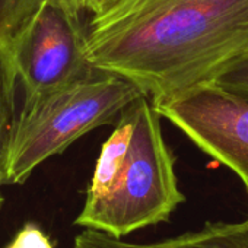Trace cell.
Listing matches in <instances>:
<instances>
[{
	"label": "cell",
	"instance_id": "12",
	"mask_svg": "<svg viewBox=\"0 0 248 248\" xmlns=\"http://www.w3.org/2000/svg\"><path fill=\"white\" fill-rule=\"evenodd\" d=\"M102 2H104V0H89V2H88V8H86V12H89V14L95 12V11L101 6Z\"/></svg>",
	"mask_w": 248,
	"mask_h": 248
},
{
	"label": "cell",
	"instance_id": "4",
	"mask_svg": "<svg viewBox=\"0 0 248 248\" xmlns=\"http://www.w3.org/2000/svg\"><path fill=\"white\" fill-rule=\"evenodd\" d=\"M9 57L31 101L98 72L86 57V27L76 14L54 0H43L9 48Z\"/></svg>",
	"mask_w": 248,
	"mask_h": 248
},
{
	"label": "cell",
	"instance_id": "13",
	"mask_svg": "<svg viewBox=\"0 0 248 248\" xmlns=\"http://www.w3.org/2000/svg\"><path fill=\"white\" fill-rule=\"evenodd\" d=\"M3 203H5V199H3V196H2V194H0V209H2Z\"/></svg>",
	"mask_w": 248,
	"mask_h": 248
},
{
	"label": "cell",
	"instance_id": "10",
	"mask_svg": "<svg viewBox=\"0 0 248 248\" xmlns=\"http://www.w3.org/2000/svg\"><path fill=\"white\" fill-rule=\"evenodd\" d=\"M9 248H53L48 238L35 225H27Z\"/></svg>",
	"mask_w": 248,
	"mask_h": 248
},
{
	"label": "cell",
	"instance_id": "1",
	"mask_svg": "<svg viewBox=\"0 0 248 248\" xmlns=\"http://www.w3.org/2000/svg\"><path fill=\"white\" fill-rule=\"evenodd\" d=\"M86 57L154 104L175 99L248 60V0H104Z\"/></svg>",
	"mask_w": 248,
	"mask_h": 248
},
{
	"label": "cell",
	"instance_id": "11",
	"mask_svg": "<svg viewBox=\"0 0 248 248\" xmlns=\"http://www.w3.org/2000/svg\"><path fill=\"white\" fill-rule=\"evenodd\" d=\"M54 2H59V3L64 5L66 8H69L70 11H73L76 14L85 12V2H83V0H54Z\"/></svg>",
	"mask_w": 248,
	"mask_h": 248
},
{
	"label": "cell",
	"instance_id": "9",
	"mask_svg": "<svg viewBox=\"0 0 248 248\" xmlns=\"http://www.w3.org/2000/svg\"><path fill=\"white\" fill-rule=\"evenodd\" d=\"M215 83L233 95L248 99V60L226 72Z\"/></svg>",
	"mask_w": 248,
	"mask_h": 248
},
{
	"label": "cell",
	"instance_id": "7",
	"mask_svg": "<svg viewBox=\"0 0 248 248\" xmlns=\"http://www.w3.org/2000/svg\"><path fill=\"white\" fill-rule=\"evenodd\" d=\"M43 0H0V47L9 53L15 38Z\"/></svg>",
	"mask_w": 248,
	"mask_h": 248
},
{
	"label": "cell",
	"instance_id": "3",
	"mask_svg": "<svg viewBox=\"0 0 248 248\" xmlns=\"http://www.w3.org/2000/svg\"><path fill=\"white\" fill-rule=\"evenodd\" d=\"M142 95L130 80L98 70L85 80L24 101L0 151V186L24 184L43 162L118 120Z\"/></svg>",
	"mask_w": 248,
	"mask_h": 248
},
{
	"label": "cell",
	"instance_id": "2",
	"mask_svg": "<svg viewBox=\"0 0 248 248\" xmlns=\"http://www.w3.org/2000/svg\"><path fill=\"white\" fill-rule=\"evenodd\" d=\"M161 118L148 95L123 109L101 148L76 225L124 238L165 222L184 203Z\"/></svg>",
	"mask_w": 248,
	"mask_h": 248
},
{
	"label": "cell",
	"instance_id": "8",
	"mask_svg": "<svg viewBox=\"0 0 248 248\" xmlns=\"http://www.w3.org/2000/svg\"><path fill=\"white\" fill-rule=\"evenodd\" d=\"M19 83L11 57L0 47V151L15 121V92Z\"/></svg>",
	"mask_w": 248,
	"mask_h": 248
},
{
	"label": "cell",
	"instance_id": "6",
	"mask_svg": "<svg viewBox=\"0 0 248 248\" xmlns=\"http://www.w3.org/2000/svg\"><path fill=\"white\" fill-rule=\"evenodd\" d=\"M75 248H248V217L241 222H207L202 228L154 242H130L85 228Z\"/></svg>",
	"mask_w": 248,
	"mask_h": 248
},
{
	"label": "cell",
	"instance_id": "5",
	"mask_svg": "<svg viewBox=\"0 0 248 248\" xmlns=\"http://www.w3.org/2000/svg\"><path fill=\"white\" fill-rule=\"evenodd\" d=\"M154 105L200 151L235 172L248 193V99L209 83Z\"/></svg>",
	"mask_w": 248,
	"mask_h": 248
}]
</instances>
